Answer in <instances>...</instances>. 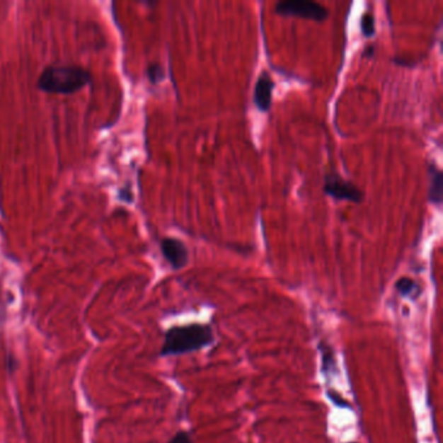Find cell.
I'll return each instance as SVG.
<instances>
[{
  "instance_id": "6da1fadb",
  "label": "cell",
  "mask_w": 443,
  "mask_h": 443,
  "mask_svg": "<svg viewBox=\"0 0 443 443\" xmlns=\"http://www.w3.org/2000/svg\"><path fill=\"white\" fill-rule=\"evenodd\" d=\"M214 342L212 328L208 324H189L172 326L164 335L160 357H181L200 351Z\"/></svg>"
},
{
  "instance_id": "7a4b0ae2",
  "label": "cell",
  "mask_w": 443,
  "mask_h": 443,
  "mask_svg": "<svg viewBox=\"0 0 443 443\" xmlns=\"http://www.w3.org/2000/svg\"><path fill=\"white\" fill-rule=\"evenodd\" d=\"M91 82L88 71L74 65H51L42 71L38 86L54 94H73Z\"/></svg>"
},
{
  "instance_id": "3957f363",
  "label": "cell",
  "mask_w": 443,
  "mask_h": 443,
  "mask_svg": "<svg viewBox=\"0 0 443 443\" xmlns=\"http://www.w3.org/2000/svg\"><path fill=\"white\" fill-rule=\"evenodd\" d=\"M276 13L282 16L301 17L315 21H324L329 11L316 1L309 0H284L276 4Z\"/></svg>"
},
{
  "instance_id": "277c9868",
  "label": "cell",
  "mask_w": 443,
  "mask_h": 443,
  "mask_svg": "<svg viewBox=\"0 0 443 443\" xmlns=\"http://www.w3.org/2000/svg\"><path fill=\"white\" fill-rule=\"evenodd\" d=\"M324 191L326 195L337 200H348L360 203L363 200V191L352 183L345 181L340 174L329 173L325 177Z\"/></svg>"
},
{
  "instance_id": "5b68a950",
  "label": "cell",
  "mask_w": 443,
  "mask_h": 443,
  "mask_svg": "<svg viewBox=\"0 0 443 443\" xmlns=\"http://www.w3.org/2000/svg\"><path fill=\"white\" fill-rule=\"evenodd\" d=\"M161 253L174 270H183L189 263V251L183 242L177 238H164L161 241Z\"/></svg>"
},
{
  "instance_id": "8992f818",
  "label": "cell",
  "mask_w": 443,
  "mask_h": 443,
  "mask_svg": "<svg viewBox=\"0 0 443 443\" xmlns=\"http://www.w3.org/2000/svg\"><path fill=\"white\" fill-rule=\"evenodd\" d=\"M275 88V82L268 71H263L256 81L253 90V102L260 112H268L272 105V93Z\"/></svg>"
},
{
  "instance_id": "52a82bcc",
  "label": "cell",
  "mask_w": 443,
  "mask_h": 443,
  "mask_svg": "<svg viewBox=\"0 0 443 443\" xmlns=\"http://www.w3.org/2000/svg\"><path fill=\"white\" fill-rule=\"evenodd\" d=\"M430 185H429V200L439 206L442 203L443 197V174L435 166L429 168Z\"/></svg>"
},
{
  "instance_id": "ba28073f",
  "label": "cell",
  "mask_w": 443,
  "mask_h": 443,
  "mask_svg": "<svg viewBox=\"0 0 443 443\" xmlns=\"http://www.w3.org/2000/svg\"><path fill=\"white\" fill-rule=\"evenodd\" d=\"M396 289L398 293L404 298L418 297L420 294V287L412 278L402 277L396 281Z\"/></svg>"
},
{
  "instance_id": "9c48e42d",
  "label": "cell",
  "mask_w": 443,
  "mask_h": 443,
  "mask_svg": "<svg viewBox=\"0 0 443 443\" xmlns=\"http://www.w3.org/2000/svg\"><path fill=\"white\" fill-rule=\"evenodd\" d=\"M320 352H321V359H323V372H337V362L333 352L332 347L329 345H325L324 342L320 343Z\"/></svg>"
},
{
  "instance_id": "30bf717a",
  "label": "cell",
  "mask_w": 443,
  "mask_h": 443,
  "mask_svg": "<svg viewBox=\"0 0 443 443\" xmlns=\"http://www.w3.org/2000/svg\"><path fill=\"white\" fill-rule=\"evenodd\" d=\"M360 28H362L363 35L367 37V38H371V37L374 35V32H376V23H374V17H373L371 12L363 15L362 21H360Z\"/></svg>"
},
{
  "instance_id": "8fae6325",
  "label": "cell",
  "mask_w": 443,
  "mask_h": 443,
  "mask_svg": "<svg viewBox=\"0 0 443 443\" xmlns=\"http://www.w3.org/2000/svg\"><path fill=\"white\" fill-rule=\"evenodd\" d=\"M147 76H149L151 82L155 84V85L159 84L160 81H163L164 77H166L164 69H163V67L160 64H151L149 69H147Z\"/></svg>"
},
{
  "instance_id": "7c38bea8",
  "label": "cell",
  "mask_w": 443,
  "mask_h": 443,
  "mask_svg": "<svg viewBox=\"0 0 443 443\" xmlns=\"http://www.w3.org/2000/svg\"><path fill=\"white\" fill-rule=\"evenodd\" d=\"M168 443H192V438L189 432L186 430H180L169 439Z\"/></svg>"
},
{
  "instance_id": "4fadbf2b",
  "label": "cell",
  "mask_w": 443,
  "mask_h": 443,
  "mask_svg": "<svg viewBox=\"0 0 443 443\" xmlns=\"http://www.w3.org/2000/svg\"><path fill=\"white\" fill-rule=\"evenodd\" d=\"M119 198L121 200H127V202H132L133 200V194L129 190V188L127 189H122L119 191Z\"/></svg>"
},
{
  "instance_id": "5bb4252c",
  "label": "cell",
  "mask_w": 443,
  "mask_h": 443,
  "mask_svg": "<svg viewBox=\"0 0 443 443\" xmlns=\"http://www.w3.org/2000/svg\"><path fill=\"white\" fill-rule=\"evenodd\" d=\"M8 369H11V371H12V369H13V371L16 369V365H15V359H13V357H8Z\"/></svg>"
}]
</instances>
